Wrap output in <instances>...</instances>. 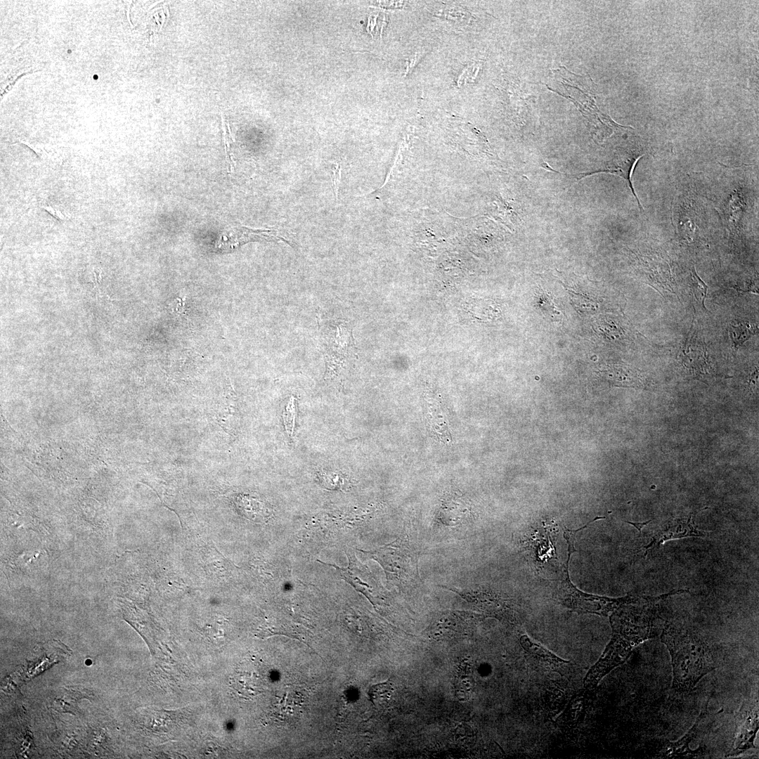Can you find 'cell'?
Here are the masks:
<instances>
[{"label": "cell", "instance_id": "obj_1", "mask_svg": "<svg viewBox=\"0 0 759 759\" xmlns=\"http://www.w3.org/2000/svg\"><path fill=\"white\" fill-rule=\"evenodd\" d=\"M611 639L584 678L588 689H595L603 677L629 658L635 647L654 636L649 610L623 604L611 615Z\"/></svg>", "mask_w": 759, "mask_h": 759}, {"label": "cell", "instance_id": "obj_2", "mask_svg": "<svg viewBox=\"0 0 759 759\" xmlns=\"http://www.w3.org/2000/svg\"><path fill=\"white\" fill-rule=\"evenodd\" d=\"M661 640L671 657L672 687L677 692L692 691L704 675L718 667L713 648L696 632L668 625Z\"/></svg>", "mask_w": 759, "mask_h": 759}, {"label": "cell", "instance_id": "obj_3", "mask_svg": "<svg viewBox=\"0 0 759 759\" xmlns=\"http://www.w3.org/2000/svg\"><path fill=\"white\" fill-rule=\"evenodd\" d=\"M318 331L326 364L325 379L341 380L356 355L351 325L343 318H319Z\"/></svg>", "mask_w": 759, "mask_h": 759}, {"label": "cell", "instance_id": "obj_4", "mask_svg": "<svg viewBox=\"0 0 759 759\" xmlns=\"http://www.w3.org/2000/svg\"><path fill=\"white\" fill-rule=\"evenodd\" d=\"M758 698L744 701L735 717V731L730 756L738 755L754 748V739L758 730Z\"/></svg>", "mask_w": 759, "mask_h": 759}, {"label": "cell", "instance_id": "obj_5", "mask_svg": "<svg viewBox=\"0 0 759 759\" xmlns=\"http://www.w3.org/2000/svg\"><path fill=\"white\" fill-rule=\"evenodd\" d=\"M569 592L563 594L564 604L578 613H592L607 616L628 602V599H610L588 595L577 591L574 588H568Z\"/></svg>", "mask_w": 759, "mask_h": 759}, {"label": "cell", "instance_id": "obj_6", "mask_svg": "<svg viewBox=\"0 0 759 759\" xmlns=\"http://www.w3.org/2000/svg\"><path fill=\"white\" fill-rule=\"evenodd\" d=\"M641 157L642 156H630L625 158L614 159V160H612V162H609V164L603 167L602 169L590 171H583L573 174L558 171L551 168L546 162L542 163V167L544 168L545 170L553 171L562 176H565L567 177H573L577 181H579L587 176L598 174H611L619 176L627 181L628 186L630 189L633 196L635 197L639 208L641 210H643L642 205L640 204L639 198L635 191L632 181V174L635 168V164Z\"/></svg>", "mask_w": 759, "mask_h": 759}, {"label": "cell", "instance_id": "obj_7", "mask_svg": "<svg viewBox=\"0 0 759 759\" xmlns=\"http://www.w3.org/2000/svg\"><path fill=\"white\" fill-rule=\"evenodd\" d=\"M706 531L699 530L695 526L693 514L669 519L662 524L654 531L652 541L647 545V549L657 548L663 542L687 536H705Z\"/></svg>", "mask_w": 759, "mask_h": 759}, {"label": "cell", "instance_id": "obj_8", "mask_svg": "<svg viewBox=\"0 0 759 759\" xmlns=\"http://www.w3.org/2000/svg\"><path fill=\"white\" fill-rule=\"evenodd\" d=\"M679 358L682 365L696 377L707 375L711 370L706 351L693 337L688 338L682 346Z\"/></svg>", "mask_w": 759, "mask_h": 759}, {"label": "cell", "instance_id": "obj_9", "mask_svg": "<svg viewBox=\"0 0 759 759\" xmlns=\"http://www.w3.org/2000/svg\"><path fill=\"white\" fill-rule=\"evenodd\" d=\"M346 554L349 560L346 567H340L320 560L318 562L335 568L344 580L351 584L357 591L363 593L369 598L368 593L370 592L371 586L365 578L367 577L365 569L358 562L354 554H351L349 551H346Z\"/></svg>", "mask_w": 759, "mask_h": 759}, {"label": "cell", "instance_id": "obj_10", "mask_svg": "<svg viewBox=\"0 0 759 759\" xmlns=\"http://www.w3.org/2000/svg\"><path fill=\"white\" fill-rule=\"evenodd\" d=\"M602 379L617 387H636L644 386V379L635 369L622 365H609L599 370Z\"/></svg>", "mask_w": 759, "mask_h": 759}, {"label": "cell", "instance_id": "obj_11", "mask_svg": "<svg viewBox=\"0 0 759 759\" xmlns=\"http://www.w3.org/2000/svg\"><path fill=\"white\" fill-rule=\"evenodd\" d=\"M520 643L525 651L547 670L559 671L569 663L568 661L563 660L538 643L531 640L528 636L522 635L520 637Z\"/></svg>", "mask_w": 759, "mask_h": 759}, {"label": "cell", "instance_id": "obj_12", "mask_svg": "<svg viewBox=\"0 0 759 759\" xmlns=\"http://www.w3.org/2000/svg\"><path fill=\"white\" fill-rule=\"evenodd\" d=\"M425 415L428 425L434 435L443 442H449L451 440L450 431L449 430L443 410L440 404L435 403L429 405L427 403Z\"/></svg>", "mask_w": 759, "mask_h": 759}, {"label": "cell", "instance_id": "obj_13", "mask_svg": "<svg viewBox=\"0 0 759 759\" xmlns=\"http://www.w3.org/2000/svg\"><path fill=\"white\" fill-rule=\"evenodd\" d=\"M757 331L755 325L743 320L732 322L729 328V336L735 348L742 345Z\"/></svg>", "mask_w": 759, "mask_h": 759}, {"label": "cell", "instance_id": "obj_14", "mask_svg": "<svg viewBox=\"0 0 759 759\" xmlns=\"http://www.w3.org/2000/svg\"><path fill=\"white\" fill-rule=\"evenodd\" d=\"M393 690L392 683L387 681L372 686L369 690L368 694L370 701L374 705L383 706L389 703Z\"/></svg>", "mask_w": 759, "mask_h": 759}, {"label": "cell", "instance_id": "obj_15", "mask_svg": "<svg viewBox=\"0 0 759 759\" xmlns=\"http://www.w3.org/2000/svg\"><path fill=\"white\" fill-rule=\"evenodd\" d=\"M545 530V531L543 532L544 536H539L536 539V541L538 542H534L533 543V545L536 546V547H535L534 548L536 552L535 556L540 562H541V560L543 562L547 560L546 550L552 557L555 554L553 552L554 546L553 543L552 542V537L550 536L551 531H549L547 529Z\"/></svg>", "mask_w": 759, "mask_h": 759}, {"label": "cell", "instance_id": "obj_16", "mask_svg": "<svg viewBox=\"0 0 759 759\" xmlns=\"http://www.w3.org/2000/svg\"><path fill=\"white\" fill-rule=\"evenodd\" d=\"M692 285V290L696 299L701 304L703 309H706L705 299L706 298L708 286L706 284L699 278L696 273L695 268H693L691 271Z\"/></svg>", "mask_w": 759, "mask_h": 759}, {"label": "cell", "instance_id": "obj_17", "mask_svg": "<svg viewBox=\"0 0 759 759\" xmlns=\"http://www.w3.org/2000/svg\"><path fill=\"white\" fill-rule=\"evenodd\" d=\"M296 417V408L294 397H291L283 413V419L285 430L290 438H292L294 429Z\"/></svg>", "mask_w": 759, "mask_h": 759}, {"label": "cell", "instance_id": "obj_18", "mask_svg": "<svg viewBox=\"0 0 759 759\" xmlns=\"http://www.w3.org/2000/svg\"><path fill=\"white\" fill-rule=\"evenodd\" d=\"M472 688V683L468 677H460L455 685L457 696L461 700L467 699L471 694Z\"/></svg>", "mask_w": 759, "mask_h": 759}, {"label": "cell", "instance_id": "obj_19", "mask_svg": "<svg viewBox=\"0 0 759 759\" xmlns=\"http://www.w3.org/2000/svg\"><path fill=\"white\" fill-rule=\"evenodd\" d=\"M42 208L44 209L53 218L58 221H65L70 219V216L65 212V211L63 208L59 206L46 205H43Z\"/></svg>", "mask_w": 759, "mask_h": 759}, {"label": "cell", "instance_id": "obj_20", "mask_svg": "<svg viewBox=\"0 0 759 759\" xmlns=\"http://www.w3.org/2000/svg\"><path fill=\"white\" fill-rule=\"evenodd\" d=\"M25 143H26L30 148H32L40 158L44 159L46 157V153L42 145H40L39 144L30 143L27 142Z\"/></svg>", "mask_w": 759, "mask_h": 759}, {"label": "cell", "instance_id": "obj_21", "mask_svg": "<svg viewBox=\"0 0 759 759\" xmlns=\"http://www.w3.org/2000/svg\"><path fill=\"white\" fill-rule=\"evenodd\" d=\"M339 179H340L339 167V166H336V169L333 173V179H332L333 187H334V190H335V193L336 194V196H337V190H338V185H339Z\"/></svg>", "mask_w": 759, "mask_h": 759}, {"label": "cell", "instance_id": "obj_22", "mask_svg": "<svg viewBox=\"0 0 759 759\" xmlns=\"http://www.w3.org/2000/svg\"><path fill=\"white\" fill-rule=\"evenodd\" d=\"M648 522H649V521H647V522H644V523H635V522H630V521H628V523H629V524H630L633 525V526H635V527H636L637 528H638V529H639L640 531H641L640 529L642 528V526H644V525H645L646 524H647Z\"/></svg>", "mask_w": 759, "mask_h": 759}]
</instances>
